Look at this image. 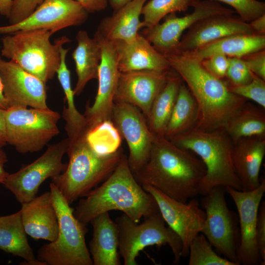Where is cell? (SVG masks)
<instances>
[{
	"label": "cell",
	"mask_w": 265,
	"mask_h": 265,
	"mask_svg": "<svg viewBox=\"0 0 265 265\" xmlns=\"http://www.w3.org/2000/svg\"><path fill=\"white\" fill-rule=\"evenodd\" d=\"M206 168L192 152L181 148L163 135H155L150 157L133 174L142 186L150 185L168 196L186 203L200 194Z\"/></svg>",
	"instance_id": "6da1fadb"
},
{
	"label": "cell",
	"mask_w": 265,
	"mask_h": 265,
	"mask_svg": "<svg viewBox=\"0 0 265 265\" xmlns=\"http://www.w3.org/2000/svg\"><path fill=\"white\" fill-rule=\"evenodd\" d=\"M164 56L171 69L185 81L197 103L195 127L206 131L223 129L247 101L232 93L227 82L210 73L196 58L179 52Z\"/></svg>",
	"instance_id": "7a4b0ae2"
},
{
	"label": "cell",
	"mask_w": 265,
	"mask_h": 265,
	"mask_svg": "<svg viewBox=\"0 0 265 265\" xmlns=\"http://www.w3.org/2000/svg\"><path fill=\"white\" fill-rule=\"evenodd\" d=\"M112 210L123 212L136 223L142 217L160 213L154 197L136 181L124 154L104 183L80 200L74 214L86 225L100 214Z\"/></svg>",
	"instance_id": "3957f363"
},
{
	"label": "cell",
	"mask_w": 265,
	"mask_h": 265,
	"mask_svg": "<svg viewBox=\"0 0 265 265\" xmlns=\"http://www.w3.org/2000/svg\"><path fill=\"white\" fill-rule=\"evenodd\" d=\"M169 140L198 156L205 164L200 194L204 196L217 186L242 190L232 161L234 144L224 129L206 131L194 127Z\"/></svg>",
	"instance_id": "277c9868"
},
{
	"label": "cell",
	"mask_w": 265,
	"mask_h": 265,
	"mask_svg": "<svg viewBox=\"0 0 265 265\" xmlns=\"http://www.w3.org/2000/svg\"><path fill=\"white\" fill-rule=\"evenodd\" d=\"M66 153L69 161L66 169L51 179L70 205L105 181L124 155L122 148L111 155H98L88 143L86 136L68 143Z\"/></svg>",
	"instance_id": "5b68a950"
},
{
	"label": "cell",
	"mask_w": 265,
	"mask_h": 265,
	"mask_svg": "<svg viewBox=\"0 0 265 265\" xmlns=\"http://www.w3.org/2000/svg\"><path fill=\"white\" fill-rule=\"evenodd\" d=\"M53 34L46 29H36L7 34L1 39V55L46 83L59 66L61 47L71 41L63 36L52 44Z\"/></svg>",
	"instance_id": "8992f818"
},
{
	"label": "cell",
	"mask_w": 265,
	"mask_h": 265,
	"mask_svg": "<svg viewBox=\"0 0 265 265\" xmlns=\"http://www.w3.org/2000/svg\"><path fill=\"white\" fill-rule=\"evenodd\" d=\"M50 188L58 233L54 241L40 247L37 259L45 265H92L85 242L86 225L75 217L74 210L53 183Z\"/></svg>",
	"instance_id": "52a82bcc"
},
{
	"label": "cell",
	"mask_w": 265,
	"mask_h": 265,
	"mask_svg": "<svg viewBox=\"0 0 265 265\" xmlns=\"http://www.w3.org/2000/svg\"><path fill=\"white\" fill-rule=\"evenodd\" d=\"M60 118L49 107H10L5 113L7 143L21 154L39 151L59 134Z\"/></svg>",
	"instance_id": "ba28073f"
},
{
	"label": "cell",
	"mask_w": 265,
	"mask_h": 265,
	"mask_svg": "<svg viewBox=\"0 0 265 265\" xmlns=\"http://www.w3.org/2000/svg\"><path fill=\"white\" fill-rule=\"evenodd\" d=\"M119 231V253L125 265H137L139 252L149 246L168 244L174 254V264L182 258V242L165 222L160 212L136 223L124 213L115 220Z\"/></svg>",
	"instance_id": "9c48e42d"
},
{
	"label": "cell",
	"mask_w": 265,
	"mask_h": 265,
	"mask_svg": "<svg viewBox=\"0 0 265 265\" xmlns=\"http://www.w3.org/2000/svg\"><path fill=\"white\" fill-rule=\"evenodd\" d=\"M225 191L224 186H217L203 196L200 204L205 210L206 217L201 233L226 259L239 265L238 218L227 206Z\"/></svg>",
	"instance_id": "30bf717a"
},
{
	"label": "cell",
	"mask_w": 265,
	"mask_h": 265,
	"mask_svg": "<svg viewBox=\"0 0 265 265\" xmlns=\"http://www.w3.org/2000/svg\"><path fill=\"white\" fill-rule=\"evenodd\" d=\"M68 146L67 138L49 145L46 151L32 162L9 174L3 185L21 204L35 197L40 185L66 169L62 161Z\"/></svg>",
	"instance_id": "8fae6325"
},
{
	"label": "cell",
	"mask_w": 265,
	"mask_h": 265,
	"mask_svg": "<svg viewBox=\"0 0 265 265\" xmlns=\"http://www.w3.org/2000/svg\"><path fill=\"white\" fill-rule=\"evenodd\" d=\"M193 11L183 17L175 13L167 15L164 21L150 28H144L141 34L163 55L174 52L182 35L186 29L200 20L221 14H232L235 11L221 5L216 1L192 0Z\"/></svg>",
	"instance_id": "7c38bea8"
},
{
	"label": "cell",
	"mask_w": 265,
	"mask_h": 265,
	"mask_svg": "<svg viewBox=\"0 0 265 265\" xmlns=\"http://www.w3.org/2000/svg\"><path fill=\"white\" fill-rule=\"evenodd\" d=\"M111 120L127 143L128 162L134 174L148 161L155 135L150 130L142 112L132 105L114 102Z\"/></svg>",
	"instance_id": "4fadbf2b"
},
{
	"label": "cell",
	"mask_w": 265,
	"mask_h": 265,
	"mask_svg": "<svg viewBox=\"0 0 265 265\" xmlns=\"http://www.w3.org/2000/svg\"><path fill=\"white\" fill-rule=\"evenodd\" d=\"M143 188L156 200L165 223L180 238L183 249L182 257L188 255L189 246L193 239L201 233L205 222V212L195 198L184 203L164 194L153 186L144 184Z\"/></svg>",
	"instance_id": "5bb4252c"
},
{
	"label": "cell",
	"mask_w": 265,
	"mask_h": 265,
	"mask_svg": "<svg viewBox=\"0 0 265 265\" xmlns=\"http://www.w3.org/2000/svg\"><path fill=\"white\" fill-rule=\"evenodd\" d=\"M88 13L75 0H44L25 19L0 26V34L36 29H46L54 33L68 27L81 25L87 19Z\"/></svg>",
	"instance_id": "9a60e30c"
},
{
	"label": "cell",
	"mask_w": 265,
	"mask_h": 265,
	"mask_svg": "<svg viewBox=\"0 0 265 265\" xmlns=\"http://www.w3.org/2000/svg\"><path fill=\"white\" fill-rule=\"evenodd\" d=\"M226 191L237 208L239 223L238 261L239 265H263L256 238L257 219L261 201L265 192V180L255 189L244 191L226 187Z\"/></svg>",
	"instance_id": "2e32d148"
},
{
	"label": "cell",
	"mask_w": 265,
	"mask_h": 265,
	"mask_svg": "<svg viewBox=\"0 0 265 265\" xmlns=\"http://www.w3.org/2000/svg\"><path fill=\"white\" fill-rule=\"evenodd\" d=\"M94 36L99 40L102 57L97 78V93L92 105H86L83 114L89 130L104 121L111 120L114 98L120 74L114 43L104 39L96 33Z\"/></svg>",
	"instance_id": "e0dca14e"
},
{
	"label": "cell",
	"mask_w": 265,
	"mask_h": 265,
	"mask_svg": "<svg viewBox=\"0 0 265 265\" xmlns=\"http://www.w3.org/2000/svg\"><path fill=\"white\" fill-rule=\"evenodd\" d=\"M3 95L10 107L46 108V83L11 61L0 60Z\"/></svg>",
	"instance_id": "ac0fdd59"
},
{
	"label": "cell",
	"mask_w": 265,
	"mask_h": 265,
	"mask_svg": "<svg viewBox=\"0 0 265 265\" xmlns=\"http://www.w3.org/2000/svg\"><path fill=\"white\" fill-rule=\"evenodd\" d=\"M170 70L120 73L114 102L136 106L147 120L155 98L167 81Z\"/></svg>",
	"instance_id": "d6986e66"
},
{
	"label": "cell",
	"mask_w": 265,
	"mask_h": 265,
	"mask_svg": "<svg viewBox=\"0 0 265 265\" xmlns=\"http://www.w3.org/2000/svg\"><path fill=\"white\" fill-rule=\"evenodd\" d=\"M239 34L256 33L249 23L238 16L234 14L212 16L192 26L173 52L189 53L224 37Z\"/></svg>",
	"instance_id": "ffe728a7"
},
{
	"label": "cell",
	"mask_w": 265,
	"mask_h": 265,
	"mask_svg": "<svg viewBox=\"0 0 265 265\" xmlns=\"http://www.w3.org/2000/svg\"><path fill=\"white\" fill-rule=\"evenodd\" d=\"M112 42L117 51L120 73L138 71L165 72L171 69L164 56L139 33L129 42Z\"/></svg>",
	"instance_id": "44dd1931"
},
{
	"label": "cell",
	"mask_w": 265,
	"mask_h": 265,
	"mask_svg": "<svg viewBox=\"0 0 265 265\" xmlns=\"http://www.w3.org/2000/svg\"><path fill=\"white\" fill-rule=\"evenodd\" d=\"M20 211L27 235L34 239L50 242L56 239L58 221L50 191L22 204Z\"/></svg>",
	"instance_id": "7402d4cb"
},
{
	"label": "cell",
	"mask_w": 265,
	"mask_h": 265,
	"mask_svg": "<svg viewBox=\"0 0 265 265\" xmlns=\"http://www.w3.org/2000/svg\"><path fill=\"white\" fill-rule=\"evenodd\" d=\"M265 155V136L243 137L234 144L232 161L242 191L252 190L260 186V172Z\"/></svg>",
	"instance_id": "603a6c76"
},
{
	"label": "cell",
	"mask_w": 265,
	"mask_h": 265,
	"mask_svg": "<svg viewBox=\"0 0 265 265\" xmlns=\"http://www.w3.org/2000/svg\"><path fill=\"white\" fill-rule=\"evenodd\" d=\"M148 0H132L100 22L95 33L110 41H130L143 28L140 20L142 8Z\"/></svg>",
	"instance_id": "cb8c5ba5"
},
{
	"label": "cell",
	"mask_w": 265,
	"mask_h": 265,
	"mask_svg": "<svg viewBox=\"0 0 265 265\" xmlns=\"http://www.w3.org/2000/svg\"><path fill=\"white\" fill-rule=\"evenodd\" d=\"M93 235L90 252L94 265H119V231L108 212H104L90 222Z\"/></svg>",
	"instance_id": "d4e9b609"
},
{
	"label": "cell",
	"mask_w": 265,
	"mask_h": 265,
	"mask_svg": "<svg viewBox=\"0 0 265 265\" xmlns=\"http://www.w3.org/2000/svg\"><path fill=\"white\" fill-rule=\"evenodd\" d=\"M77 46L72 53L77 81L73 89L75 96L82 92L87 83L97 79L102 57V50L99 39L95 36L91 38L85 30L76 34Z\"/></svg>",
	"instance_id": "484cf974"
},
{
	"label": "cell",
	"mask_w": 265,
	"mask_h": 265,
	"mask_svg": "<svg viewBox=\"0 0 265 265\" xmlns=\"http://www.w3.org/2000/svg\"><path fill=\"white\" fill-rule=\"evenodd\" d=\"M265 48V35L239 34L224 37L185 53L202 61L215 53L229 57L242 58Z\"/></svg>",
	"instance_id": "4316f807"
},
{
	"label": "cell",
	"mask_w": 265,
	"mask_h": 265,
	"mask_svg": "<svg viewBox=\"0 0 265 265\" xmlns=\"http://www.w3.org/2000/svg\"><path fill=\"white\" fill-rule=\"evenodd\" d=\"M67 53L66 49L61 50L60 64L56 74L65 95L66 106H63L62 117L65 122L68 143L70 144L85 136L89 128L85 117L78 111L75 105L70 71L66 62Z\"/></svg>",
	"instance_id": "83f0119b"
},
{
	"label": "cell",
	"mask_w": 265,
	"mask_h": 265,
	"mask_svg": "<svg viewBox=\"0 0 265 265\" xmlns=\"http://www.w3.org/2000/svg\"><path fill=\"white\" fill-rule=\"evenodd\" d=\"M26 235L20 211L0 216V250L23 258L24 265H45L35 257Z\"/></svg>",
	"instance_id": "f1b7e54d"
},
{
	"label": "cell",
	"mask_w": 265,
	"mask_h": 265,
	"mask_svg": "<svg viewBox=\"0 0 265 265\" xmlns=\"http://www.w3.org/2000/svg\"><path fill=\"white\" fill-rule=\"evenodd\" d=\"M181 83L179 75L170 70L167 81L155 98L147 119L149 129L154 135H164Z\"/></svg>",
	"instance_id": "f546056e"
},
{
	"label": "cell",
	"mask_w": 265,
	"mask_h": 265,
	"mask_svg": "<svg viewBox=\"0 0 265 265\" xmlns=\"http://www.w3.org/2000/svg\"><path fill=\"white\" fill-rule=\"evenodd\" d=\"M223 129L234 144L243 137L265 136V108L247 101Z\"/></svg>",
	"instance_id": "4dcf8cb0"
},
{
	"label": "cell",
	"mask_w": 265,
	"mask_h": 265,
	"mask_svg": "<svg viewBox=\"0 0 265 265\" xmlns=\"http://www.w3.org/2000/svg\"><path fill=\"white\" fill-rule=\"evenodd\" d=\"M198 114V106L194 98L187 86L182 82L164 137L170 139L195 127Z\"/></svg>",
	"instance_id": "1f68e13d"
},
{
	"label": "cell",
	"mask_w": 265,
	"mask_h": 265,
	"mask_svg": "<svg viewBox=\"0 0 265 265\" xmlns=\"http://www.w3.org/2000/svg\"><path fill=\"white\" fill-rule=\"evenodd\" d=\"M122 138L111 120L101 122L89 130L86 135L90 146L101 156L117 152L121 148Z\"/></svg>",
	"instance_id": "d6a6232c"
},
{
	"label": "cell",
	"mask_w": 265,
	"mask_h": 265,
	"mask_svg": "<svg viewBox=\"0 0 265 265\" xmlns=\"http://www.w3.org/2000/svg\"><path fill=\"white\" fill-rule=\"evenodd\" d=\"M192 0H150L144 5L141 15L143 28H150L159 23L167 15L186 11Z\"/></svg>",
	"instance_id": "836d02e7"
},
{
	"label": "cell",
	"mask_w": 265,
	"mask_h": 265,
	"mask_svg": "<svg viewBox=\"0 0 265 265\" xmlns=\"http://www.w3.org/2000/svg\"><path fill=\"white\" fill-rule=\"evenodd\" d=\"M206 237L200 233L189 246V265H237L226 258L218 256Z\"/></svg>",
	"instance_id": "e575fe53"
},
{
	"label": "cell",
	"mask_w": 265,
	"mask_h": 265,
	"mask_svg": "<svg viewBox=\"0 0 265 265\" xmlns=\"http://www.w3.org/2000/svg\"><path fill=\"white\" fill-rule=\"evenodd\" d=\"M230 91L234 94L250 100L259 106L265 108V80L254 75L249 83L239 86L229 85Z\"/></svg>",
	"instance_id": "d590c367"
},
{
	"label": "cell",
	"mask_w": 265,
	"mask_h": 265,
	"mask_svg": "<svg viewBox=\"0 0 265 265\" xmlns=\"http://www.w3.org/2000/svg\"><path fill=\"white\" fill-rule=\"evenodd\" d=\"M232 6L244 21L248 22L265 14V3L257 0H212Z\"/></svg>",
	"instance_id": "8d00e7d4"
},
{
	"label": "cell",
	"mask_w": 265,
	"mask_h": 265,
	"mask_svg": "<svg viewBox=\"0 0 265 265\" xmlns=\"http://www.w3.org/2000/svg\"><path fill=\"white\" fill-rule=\"evenodd\" d=\"M254 75L242 58L229 57V65L225 76L229 85L246 84L251 81Z\"/></svg>",
	"instance_id": "74e56055"
},
{
	"label": "cell",
	"mask_w": 265,
	"mask_h": 265,
	"mask_svg": "<svg viewBox=\"0 0 265 265\" xmlns=\"http://www.w3.org/2000/svg\"><path fill=\"white\" fill-rule=\"evenodd\" d=\"M44 0H13L8 17L10 25L16 24L30 15Z\"/></svg>",
	"instance_id": "f35d334b"
},
{
	"label": "cell",
	"mask_w": 265,
	"mask_h": 265,
	"mask_svg": "<svg viewBox=\"0 0 265 265\" xmlns=\"http://www.w3.org/2000/svg\"><path fill=\"white\" fill-rule=\"evenodd\" d=\"M203 67L216 77L223 80L225 78L229 65V57L215 53L201 61Z\"/></svg>",
	"instance_id": "ab89813d"
},
{
	"label": "cell",
	"mask_w": 265,
	"mask_h": 265,
	"mask_svg": "<svg viewBox=\"0 0 265 265\" xmlns=\"http://www.w3.org/2000/svg\"><path fill=\"white\" fill-rule=\"evenodd\" d=\"M242 59L254 74L265 80V50L248 54Z\"/></svg>",
	"instance_id": "60d3db41"
},
{
	"label": "cell",
	"mask_w": 265,
	"mask_h": 265,
	"mask_svg": "<svg viewBox=\"0 0 265 265\" xmlns=\"http://www.w3.org/2000/svg\"><path fill=\"white\" fill-rule=\"evenodd\" d=\"M256 242L263 265L265 263V203L260 205L256 230Z\"/></svg>",
	"instance_id": "b9f144b4"
},
{
	"label": "cell",
	"mask_w": 265,
	"mask_h": 265,
	"mask_svg": "<svg viewBox=\"0 0 265 265\" xmlns=\"http://www.w3.org/2000/svg\"><path fill=\"white\" fill-rule=\"evenodd\" d=\"M80 3L88 13H95L105 10L108 0H75Z\"/></svg>",
	"instance_id": "7bdbcfd3"
},
{
	"label": "cell",
	"mask_w": 265,
	"mask_h": 265,
	"mask_svg": "<svg viewBox=\"0 0 265 265\" xmlns=\"http://www.w3.org/2000/svg\"><path fill=\"white\" fill-rule=\"evenodd\" d=\"M249 24L256 34L265 35V14L251 21Z\"/></svg>",
	"instance_id": "ee69618b"
},
{
	"label": "cell",
	"mask_w": 265,
	"mask_h": 265,
	"mask_svg": "<svg viewBox=\"0 0 265 265\" xmlns=\"http://www.w3.org/2000/svg\"><path fill=\"white\" fill-rule=\"evenodd\" d=\"M5 113V110L0 108V149H2L7 144L6 137Z\"/></svg>",
	"instance_id": "f6af8a7d"
},
{
	"label": "cell",
	"mask_w": 265,
	"mask_h": 265,
	"mask_svg": "<svg viewBox=\"0 0 265 265\" xmlns=\"http://www.w3.org/2000/svg\"><path fill=\"white\" fill-rule=\"evenodd\" d=\"M8 159L6 153L2 150L0 149V183L3 184L9 173L4 169L5 164Z\"/></svg>",
	"instance_id": "bcb514c9"
},
{
	"label": "cell",
	"mask_w": 265,
	"mask_h": 265,
	"mask_svg": "<svg viewBox=\"0 0 265 265\" xmlns=\"http://www.w3.org/2000/svg\"><path fill=\"white\" fill-rule=\"evenodd\" d=\"M13 3V0H0V14L8 18Z\"/></svg>",
	"instance_id": "7dc6e473"
},
{
	"label": "cell",
	"mask_w": 265,
	"mask_h": 265,
	"mask_svg": "<svg viewBox=\"0 0 265 265\" xmlns=\"http://www.w3.org/2000/svg\"><path fill=\"white\" fill-rule=\"evenodd\" d=\"M109 4L114 11H116L132 0H108Z\"/></svg>",
	"instance_id": "c3c4849f"
},
{
	"label": "cell",
	"mask_w": 265,
	"mask_h": 265,
	"mask_svg": "<svg viewBox=\"0 0 265 265\" xmlns=\"http://www.w3.org/2000/svg\"><path fill=\"white\" fill-rule=\"evenodd\" d=\"M1 59L0 56V60ZM9 108L3 95L2 84L0 77V108L6 110Z\"/></svg>",
	"instance_id": "681fc988"
}]
</instances>
